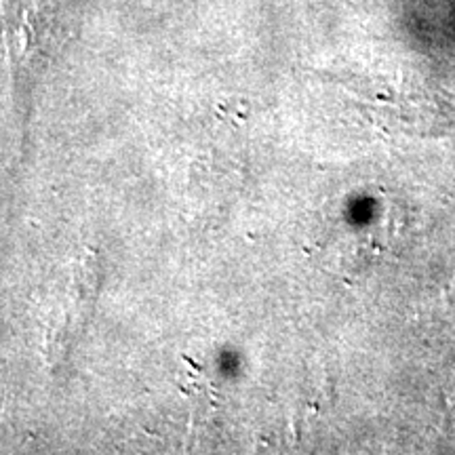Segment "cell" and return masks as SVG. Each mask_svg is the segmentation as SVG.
<instances>
[{"label": "cell", "mask_w": 455, "mask_h": 455, "mask_svg": "<svg viewBox=\"0 0 455 455\" xmlns=\"http://www.w3.org/2000/svg\"><path fill=\"white\" fill-rule=\"evenodd\" d=\"M104 287V261L98 251L87 249L72 261L60 298L51 306L47 321V361L51 369H61L81 344L98 308Z\"/></svg>", "instance_id": "obj_1"}, {"label": "cell", "mask_w": 455, "mask_h": 455, "mask_svg": "<svg viewBox=\"0 0 455 455\" xmlns=\"http://www.w3.org/2000/svg\"><path fill=\"white\" fill-rule=\"evenodd\" d=\"M0 28L7 49L9 70L13 76L15 95H28L41 70L44 53L47 26L38 0H0Z\"/></svg>", "instance_id": "obj_2"}]
</instances>
